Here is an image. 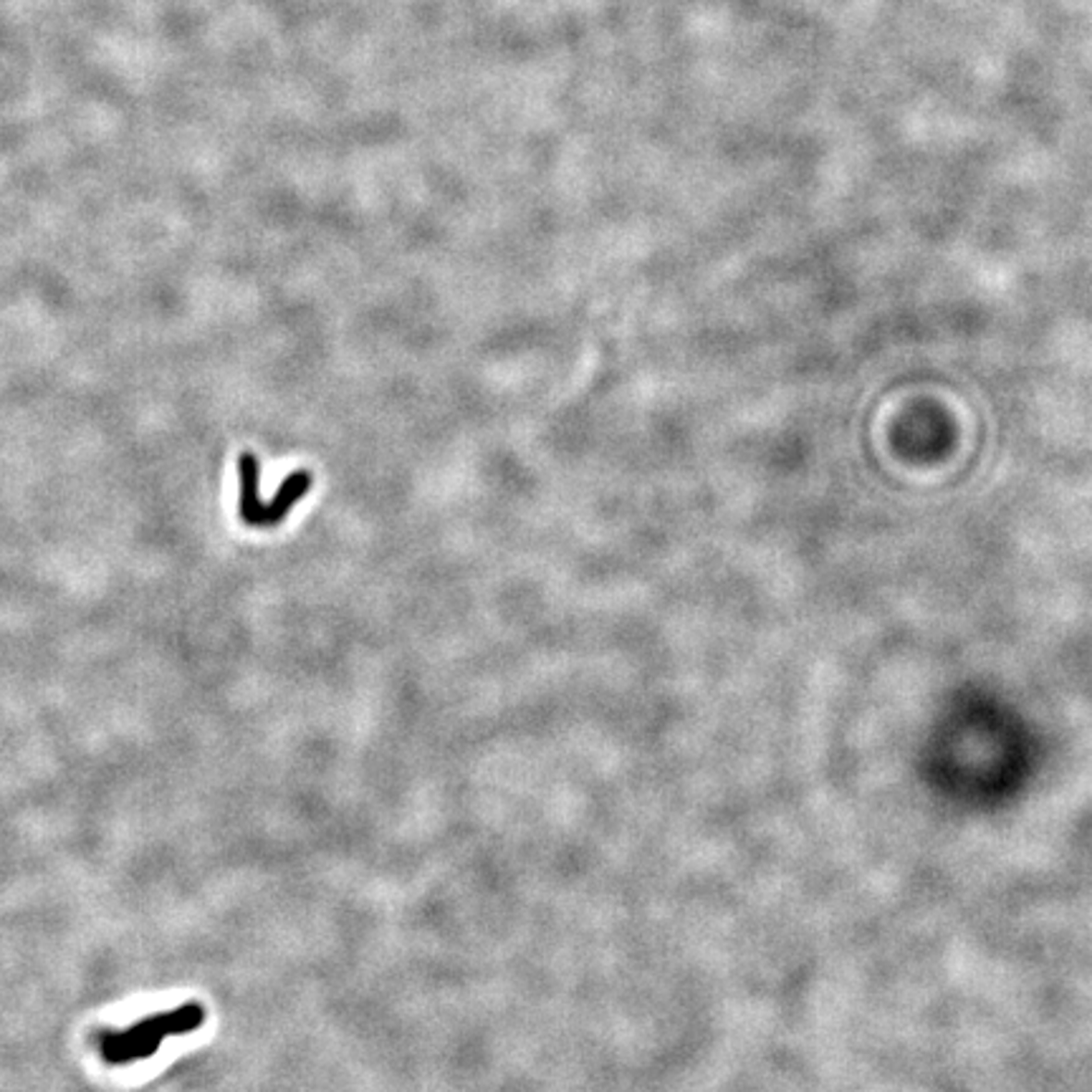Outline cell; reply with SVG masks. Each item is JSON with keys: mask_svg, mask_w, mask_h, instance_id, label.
<instances>
[{"mask_svg": "<svg viewBox=\"0 0 1092 1092\" xmlns=\"http://www.w3.org/2000/svg\"><path fill=\"white\" fill-rule=\"evenodd\" d=\"M202 1022H205V1009L200 1004H182L163 1014L147 1016L127 1029L102 1032L96 1037V1045L104 1062L132 1064L152 1057L167 1037L190 1035Z\"/></svg>", "mask_w": 1092, "mask_h": 1092, "instance_id": "1", "label": "cell"}, {"mask_svg": "<svg viewBox=\"0 0 1092 1092\" xmlns=\"http://www.w3.org/2000/svg\"><path fill=\"white\" fill-rule=\"evenodd\" d=\"M261 486V466L253 453H240L238 458V516L253 528H273L281 521H286L291 508L297 506L311 491V473L309 470H294L284 479L281 489L271 504H263L259 493Z\"/></svg>", "mask_w": 1092, "mask_h": 1092, "instance_id": "2", "label": "cell"}]
</instances>
